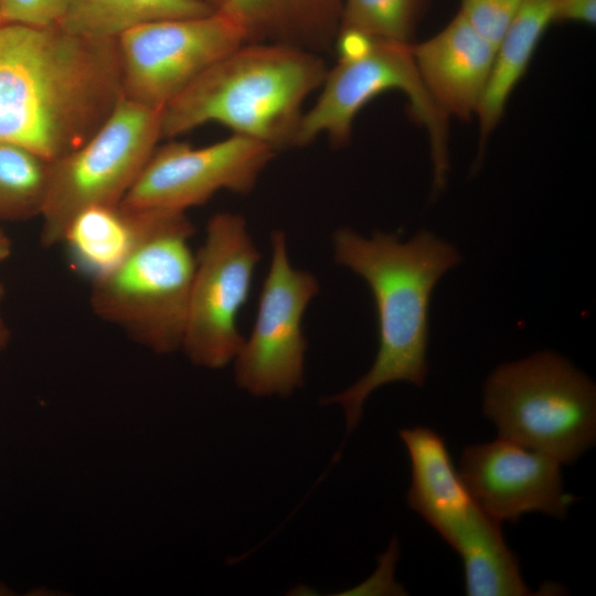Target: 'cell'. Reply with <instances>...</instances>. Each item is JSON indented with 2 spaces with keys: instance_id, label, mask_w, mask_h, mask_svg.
I'll use <instances>...</instances> for the list:
<instances>
[{
  "instance_id": "28",
  "label": "cell",
  "mask_w": 596,
  "mask_h": 596,
  "mask_svg": "<svg viewBox=\"0 0 596 596\" xmlns=\"http://www.w3.org/2000/svg\"><path fill=\"white\" fill-rule=\"evenodd\" d=\"M3 296H4V288H3V286L0 284V301L2 300Z\"/></svg>"
},
{
  "instance_id": "19",
  "label": "cell",
  "mask_w": 596,
  "mask_h": 596,
  "mask_svg": "<svg viewBox=\"0 0 596 596\" xmlns=\"http://www.w3.org/2000/svg\"><path fill=\"white\" fill-rule=\"evenodd\" d=\"M51 162L34 151L0 140V220L23 221L41 215Z\"/></svg>"
},
{
  "instance_id": "16",
  "label": "cell",
  "mask_w": 596,
  "mask_h": 596,
  "mask_svg": "<svg viewBox=\"0 0 596 596\" xmlns=\"http://www.w3.org/2000/svg\"><path fill=\"white\" fill-rule=\"evenodd\" d=\"M159 212L121 203L79 212L61 242L73 270L91 281L113 270L147 234Z\"/></svg>"
},
{
  "instance_id": "15",
  "label": "cell",
  "mask_w": 596,
  "mask_h": 596,
  "mask_svg": "<svg viewBox=\"0 0 596 596\" xmlns=\"http://www.w3.org/2000/svg\"><path fill=\"white\" fill-rule=\"evenodd\" d=\"M219 10L240 24L245 43H276L322 54L334 49L343 0H226Z\"/></svg>"
},
{
  "instance_id": "7",
  "label": "cell",
  "mask_w": 596,
  "mask_h": 596,
  "mask_svg": "<svg viewBox=\"0 0 596 596\" xmlns=\"http://www.w3.org/2000/svg\"><path fill=\"white\" fill-rule=\"evenodd\" d=\"M160 139L161 111L123 96L88 140L51 162L41 244H61L83 210L119 204Z\"/></svg>"
},
{
  "instance_id": "14",
  "label": "cell",
  "mask_w": 596,
  "mask_h": 596,
  "mask_svg": "<svg viewBox=\"0 0 596 596\" xmlns=\"http://www.w3.org/2000/svg\"><path fill=\"white\" fill-rule=\"evenodd\" d=\"M421 78L449 118L476 116L486 92L496 49L458 13L430 39L412 44Z\"/></svg>"
},
{
  "instance_id": "22",
  "label": "cell",
  "mask_w": 596,
  "mask_h": 596,
  "mask_svg": "<svg viewBox=\"0 0 596 596\" xmlns=\"http://www.w3.org/2000/svg\"><path fill=\"white\" fill-rule=\"evenodd\" d=\"M2 23H15L35 28L58 25L68 0H1Z\"/></svg>"
},
{
  "instance_id": "12",
  "label": "cell",
  "mask_w": 596,
  "mask_h": 596,
  "mask_svg": "<svg viewBox=\"0 0 596 596\" xmlns=\"http://www.w3.org/2000/svg\"><path fill=\"white\" fill-rule=\"evenodd\" d=\"M561 465L499 437L466 447L457 471L477 503L501 523L530 512L564 519L576 498L564 490Z\"/></svg>"
},
{
  "instance_id": "20",
  "label": "cell",
  "mask_w": 596,
  "mask_h": 596,
  "mask_svg": "<svg viewBox=\"0 0 596 596\" xmlns=\"http://www.w3.org/2000/svg\"><path fill=\"white\" fill-rule=\"evenodd\" d=\"M429 0H343L340 31L412 42Z\"/></svg>"
},
{
  "instance_id": "25",
  "label": "cell",
  "mask_w": 596,
  "mask_h": 596,
  "mask_svg": "<svg viewBox=\"0 0 596 596\" xmlns=\"http://www.w3.org/2000/svg\"><path fill=\"white\" fill-rule=\"evenodd\" d=\"M10 341V331L0 313V353L4 351Z\"/></svg>"
},
{
  "instance_id": "6",
  "label": "cell",
  "mask_w": 596,
  "mask_h": 596,
  "mask_svg": "<svg viewBox=\"0 0 596 596\" xmlns=\"http://www.w3.org/2000/svg\"><path fill=\"white\" fill-rule=\"evenodd\" d=\"M499 437L574 464L596 439V387L563 356L536 352L499 365L483 386Z\"/></svg>"
},
{
  "instance_id": "21",
  "label": "cell",
  "mask_w": 596,
  "mask_h": 596,
  "mask_svg": "<svg viewBox=\"0 0 596 596\" xmlns=\"http://www.w3.org/2000/svg\"><path fill=\"white\" fill-rule=\"evenodd\" d=\"M522 0H460L459 12L496 50Z\"/></svg>"
},
{
  "instance_id": "11",
  "label": "cell",
  "mask_w": 596,
  "mask_h": 596,
  "mask_svg": "<svg viewBox=\"0 0 596 596\" xmlns=\"http://www.w3.org/2000/svg\"><path fill=\"white\" fill-rule=\"evenodd\" d=\"M275 153L268 145L236 134L200 148L172 141L155 149L120 203L185 212L221 190L247 194Z\"/></svg>"
},
{
  "instance_id": "10",
  "label": "cell",
  "mask_w": 596,
  "mask_h": 596,
  "mask_svg": "<svg viewBox=\"0 0 596 596\" xmlns=\"http://www.w3.org/2000/svg\"><path fill=\"white\" fill-rule=\"evenodd\" d=\"M270 254L253 329L233 360L234 377L252 395L287 397L304 383L301 321L319 283L291 265L283 231L272 233Z\"/></svg>"
},
{
  "instance_id": "27",
  "label": "cell",
  "mask_w": 596,
  "mask_h": 596,
  "mask_svg": "<svg viewBox=\"0 0 596 596\" xmlns=\"http://www.w3.org/2000/svg\"><path fill=\"white\" fill-rule=\"evenodd\" d=\"M14 590L10 588L7 584L3 582H0V596H12L14 595Z\"/></svg>"
},
{
  "instance_id": "5",
  "label": "cell",
  "mask_w": 596,
  "mask_h": 596,
  "mask_svg": "<svg viewBox=\"0 0 596 596\" xmlns=\"http://www.w3.org/2000/svg\"><path fill=\"white\" fill-rule=\"evenodd\" d=\"M412 44L355 31L339 32L334 45L337 63L328 68L317 102L301 118L296 147L306 146L323 134L334 146H344L358 113L380 94L400 91L407 97L414 119L425 127L429 137L433 193L443 190L449 170V118L426 89Z\"/></svg>"
},
{
  "instance_id": "1",
  "label": "cell",
  "mask_w": 596,
  "mask_h": 596,
  "mask_svg": "<svg viewBox=\"0 0 596 596\" xmlns=\"http://www.w3.org/2000/svg\"><path fill=\"white\" fill-rule=\"evenodd\" d=\"M123 96L118 40L0 24V140L53 162L88 140Z\"/></svg>"
},
{
  "instance_id": "9",
  "label": "cell",
  "mask_w": 596,
  "mask_h": 596,
  "mask_svg": "<svg viewBox=\"0 0 596 596\" xmlns=\"http://www.w3.org/2000/svg\"><path fill=\"white\" fill-rule=\"evenodd\" d=\"M243 43L242 28L222 10L138 25L118 39L123 95L162 111L204 71Z\"/></svg>"
},
{
  "instance_id": "26",
  "label": "cell",
  "mask_w": 596,
  "mask_h": 596,
  "mask_svg": "<svg viewBox=\"0 0 596 596\" xmlns=\"http://www.w3.org/2000/svg\"><path fill=\"white\" fill-rule=\"evenodd\" d=\"M198 1L206 3L216 10L221 9L223 4L226 2V0H198Z\"/></svg>"
},
{
  "instance_id": "8",
  "label": "cell",
  "mask_w": 596,
  "mask_h": 596,
  "mask_svg": "<svg viewBox=\"0 0 596 596\" xmlns=\"http://www.w3.org/2000/svg\"><path fill=\"white\" fill-rule=\"evenodd\" d=\"M259 258L242 215L220 212L210 217L195 256L181 345L193 364L222 369L237 355L244 342L237 318Z\"/></svg>"
},
{
  "instance_id": "3",
  "label": "cell",
  "mask_w": 596,
  "mask_h": 596,
  "mask_svg": "<svg viewBox=\"0 0 596 596\" xmlns=\"http://www.w3.org/2000/svg\"><path fill=\"white\" fill-rule=\"evenodd\" d=\"M328 67L321 54L276 43H243L161 111V138L207 123L259 140L276 152L296 147L307 98Z\"/></svg>"
},
{
  "instance_id": "23",
  "label": "cell",
  "mask_w": 596,
  "mask_h": 596,
  "mask_svg": "<svg viewBox=\"0 0 596 596\" xmlns=\"http://www.w3.org/2000/svg\"><path fill=\"white\" fill-rule=\"evenodd\" d=\"M554 22H578L594 25L596 0H558Z\"/></svg>"
},
{
  "instance_id": "13",
  "label": "cell",
  "mask_w": 596,
  "mask_h": 596,
  "mask_svg": "<svg viewBox=\"0 0 596 596\" xmlns=\"http://www.w3.org/2000/svg\"><path fill=\"white\" fill-rule=\"evenodd\" d=\"M409 455L408 505L425 519L462 560L502 541L500 522L473 499L456 470L444 438L416 426L400 432Z\"/></svg>"
},
{
  "instance_id": "2",
  "label": "cell",
  "mask_w": 596,
  "mask_h": 596,
  "mask_svg": "<svg viewBox=\"0 0 596 596\" xmlns=\"http://www.w3.org/2000/svg\"><path fill=\"white\" fill-rule=\"evenodd\" d=\"M332 247L336 263L370 287L377 316L379 349L372 366L351 386L322 400L342 406L351 432L376 389L394 382L424 385L430 297L441 276L461 257L453 245L425 230L403 243L395 234L375 232L365 238L341 227L333 233Z\"/></svg>"
},
{
  "instance_id": "17",
  "label": "cell",
  "mask_w": 596,
  "mask_h": 596,
  "mask_svg": "<svg viewBox=\"0 0 596 596\" xmlns=\"http://www.w3.org/2000/svg\"><path fill=\"white\" fill-rule=\"evenodd\" d=\"M558 0H522L496 50L491 75L476 116L480 148L496 129L513 89L525 74L530 61L549 25L554 22Z\"/></svg>"
},
{
  "instance_id": "29",
  "label": "cell",
  "mask_w": 596,
  "mask_h": 596,
  "mask_svg": "<svg viewBox=\"0 0 596 596\" xmlns=\"http://www.w3.org/2000/svg\"><path fill=\"white\" fill-rule=\"evenodd\" d=\"M2 23V2L0 0V24Z\"/></svg>"
},
{
  "instance_id": "18",
  "label": "cell",
  "mask_w": 596,
  "mask_h": 596,
  "mask_svg": "<svg viewBox=\"0 0 596 596\" xmlns=\"http://www.w3.org/2000/svg\"><path fill=\"white\" fill-rule=\"evenodd\" d=\"M216 9L198 0H68L58 26L93 40H118L143 23L209 14Z\"/></svg>"
},
{
  "instance_id": "24",
  "label": "cell",
  "mask_w": 596,
  "mask_h": 596,
  "mask_svg": "<svg viewBox=\"0 0 596 596\" xmlns=\"http://www.w3.org/2000/svg\"><path fill=\"white\" fill-rule=\"evenodd\" d=\"M11 255V241L0 230V265Z\"/></svg>"
},
{
  "instance_id": "4",
  "label": "cell",
  "mask_w": 596,
  "mask_h": 596,
  "mask_svg": "<svg viewBox=\"0 0 596 596\" xmlns=\"http://www.w3.org/2000/svg\"><path fill=\"white\" fill-rule=\"evenodd\" d=\"M193 233L185 212L160 211L132 252L92 281L93 311L155 353L181 349L195 269Z\"/></svg>"
}]
</instances>
